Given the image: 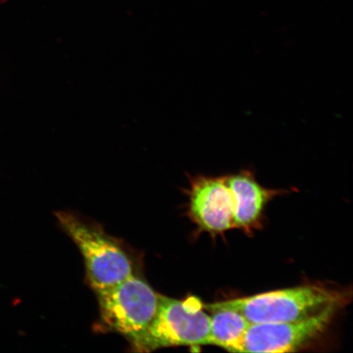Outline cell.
Returning <instances> with one entry per match:
<instances>
[{
    "instance_id": "obj_5",
    "label": "cell",
    "mask_w": 353,
    "mask_h": 353,
    "mask_svg": "<svg viewBox=\"0 0 353 353\" xmlns=\"http://www.w3.org/2000/svg\"><path fill=\"white\" fill-rule=\"evenodd\" d=\"M339 308L307 319L250 324L233 352L284 353L297 351L324 332Z\"/></svg>"
},
{
    "instance_id": "obj_4",
    "label": "cell",
    "mask_w": 353,
    "mask_h": 353,
    "mask_svg": "<svg viewBox=\"0 0 353 353\" xmlns=\"http://www.w3.org/2000/svg\"><path fill=\"white\" fill-rule=\"evenodd\" d=\"M210 331V316L200 299L161 295L156 317L134 347L151 352L163 347L208 345Z\"/></svg>"
},
{
    "instance_id": "obj_6",
    "label": "cell",
    "mask_w": 353,
    "mask_h": 353,
    "mask_svg": "<svg viewBox=\"0 0 353 353\" xmlns=\"http://www.w3.org/2000/svg\"><path fill=\"white\" fill-rule=\"evenodd\" d=\"M234 202L226 178L199 176L190 191V215L203 230L219 233L234 227Z\"/></svg>"
},
{
    "instance_id": "obj_1",
    "label": "cell",
    "mask_w": 353,
    "mask_h": 353,
    "mask_svg": "<svg viewBox=\"0 0 353 353\" xmlns=\"http://www.w3.org/2000/svg\"><path fill=\"white\" fill-rule=\"evenodd\" d=\"M346 299L339 291L316 285L271 291L253 296L205 305V310L230 309L250 324L275 323L307 319L330 308H341Z\"/></svg>"
},
{
    "instance_id": "obj_8",
    "label": "cell",
    "mask_w": 353,
    "mask_h": 353,
    "mask_svg": "<svg viewBox=\"0 0 353 353\" xmlns=\"http://www.w3.org/2000/svg\"><path fill=\"white\" fill-rule=\"evenodd\" d=\"M210 312L209 344L233 352L244 337L250 322L241 313L230 309H216Z\"/></svg>"
},
{
    "instance_id": "obj_7",
    "label": "cell",
    "mask_w": 353,
    "mask_h": 353,
    "mask_svg": "<svg viewBox=\"0 0 353 353\" xmlns=\"http://www.w3.org/2000/svg\"><path fill=\"white\" fill-rule=\"evenodd\" d=\"M234 202V227L249 228L257 222L273 192L256 182L250 172L225 176Z\"/></svg>"
},
{
    "instance_id": "obj_2",
    "label": "cell",
    "mask_w": 353,
    "mask_h": 353,
    "mask_svg": "<svg viewBox=\"0 0 353 353\" xmlns=\"http://www.w3.org/2000/svg\"><path fill=\"white\" fill-rule=\"evenodd\" d=\"M56 217L81 251L88 281L95 292L121 283L135 274L130 254L103 229L70 212H59Z\"/></svg>"
},
{
    "instance_id": "obj_3",
    "label": "cell",
    "mask_w": 353,
    "mask_h": 353,
    "mask_svg": "<svg viewBox=\"0 0 353 353\" xmlns=\"http://www.w3.org/2000/svg\"><path fill=\"white\" fill-rule=\"evenodd\" d=\"M96 294L105 328L122 334L132 347L151 325L161 298L147 281L135 274Z\"/></svg>"
}]
</instances>
